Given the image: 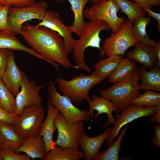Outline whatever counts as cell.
Here are the masks:
<instances>
[{"label": "cell", "instance_id": "obj_1", "mask_svg": "<svg viewBox=\"0 0 160 160\" xmlns=\"http://www.w3.org/2000/svg\"><path fill=\"white\" fill-rule=\"evenodd\" d=\"M18 34L43 60L52 64L58 71L57 63L66 68L73 67L77 69L76 66L72 65L69 60L64 39L57 32L26 22Z\"/></svg>", "mask_w": 160, "mask_h": 160}, {"label": "cell", "instance_id": "obj_2", "mask_svg": "<svg viewBox=\"0 0 160 160\" xmlns=\"http://www.w3.org/2000/svg\"><path fill=\"white\" fill-rule=\"evenodd\" d=\"M140 80L139 69L136 68L126 79L100 91V93L102 96L113 103L114 112L119 114L131 104L133 99L141 94L139 85Z\"/></svg>", "mask_w": 160, "mask_h": 160}, {"label": "cell", "instance_id": "obj_3", "mask_svg": "<svg viewBox=\"0 0 160 160\" xmlns=\"http://www.w3.org/2000/svg\"><path fill=\"white\" fill-rule=\"evenodd\" d=\"M103 30H111L108 24L105 22L95 20L85 23V27L80 38L75 40L72 50L77 70H85L90 73L91 69L86 64L84 53L88 47L97 48L101 51L100 43L102 40L99 34Z\"/></svg>", "mask_w": 160, "mask_h": 160}, {"label": "cell", "instance_id": "obj_4", "mask_svg": "<svg viewBox=\"0 0 160 160\" xmlns=\"http://www.w3.org/2000/svg\"><path fill=\"white\" fill-rule=\"evenodd\" d=\"M105 79L98 76L94 71L89 75L80 73L69 80L58 77L56 84L63 95L67 96L72 102L76 103L90 99L89 91Z\"/></svg>", "mask_w": 160, "mask_h": 160}, {"label": "cell", "instance_id": "obj_5", "mask_svg": "<svg viewBox=\"0 0 160 160\" xmlns=\"http://www.w3.org/2000/svg\"><path fill=\"white\" fill-rule=\"evenodd\" d=\"M133 24L126 20L116 32H112L110 36L105 39L100 52L102 57L104 55L108 57L119 55L125 56V52L128 48L135 46L138 42L132 33Z\"/></svg>", "mask_w": 160, "mask_h": 160}, {"label": "cell", "instance_id": "obj_6", "mask_svg": "<svg viewBox=\"0 0 160 160\" xmlns=\"http://www.w3.org/2000/svg\"><path fill=\"white\" fill-rule=\"evenodd\" d=\"M55 85V82L52 80L48 84V101L58 110L67 121L69 123H74L80 121H89L91 119L88 111L81 110L75 106L69 97L61 95L57 92Z\"/></svg>", "mask_w": 160, "mask_h": 160}, {"label": "cell", "instance_id": "obj_7", "mask_svg": "<svg viewBox=\"0 0 160 160\" xmlns=\"http://www.w3.org/2000/svg\"><path fill=\"white\" fill-rule=\"evenodd\" d=\"M45 110L42 106L25 107L21 114L17 117L15 129L24 140L31 137L38 136L45 119Z\"/></svg>", "mask_w": 160, "mask_h": 160}, {"label": "cell", "instance_id": "obj_8", "mask_svg": "<svg viewBox=\"0 0 160 160\" xmlns=\"http://www.w3.org/2000/svg\"><path fill=\"white\" fill-rule=\"evenodd\" d=\"M120 9L113 0L99 3L84 10L83 15L89 21L95 20L103 21L109 26L111 30L115 33L126 21L123 17H119Z\"/></svg>", "mask_w": 160, "mask_h": 160}, {"label": "cell", "instance_id": "obj_9", "mask_svg": "<svg viewBox=\"0 0 160 160\" xmlns=\"http://www.w3.org/2000/svg\"><path fill=\"white\" fill-rule=\"evenodd\" d=\"M47 7V3L44 1L23 7L10 6L7 21L9 30L17 34L22 30L23 24L27 21L33 19L41 21Z\"/></svg>", "mask_w": 160, "mask_h": 160}, {"label": "cell", "instance_id": "obj_10", "mask_svg": "<svg viewBox=\"0 0 160 160\" xmlns=\"http://www.w3.org/2000/svg\"><path fill=\"white\" fill-rule=\"evenodd\" d=\"M54 122L58 132L56 145L63 148L79 150L80 141L85 130L84 121L68 123L59 112Z\"/></svg>", "mask_w": 160, "mask_h": 160}, {"label": "cell", "instance_id": "obj_11", "mask_svg": "<svg viewBox=\"0 0 160 160\" xmlns=\"http://www.w3.org/2000/svg\"><path fill=\"white\" fill-rule=\"evenodd\" d=\"M160 108V105L148 107L131 104L124 109L116 119L114 127L106 139L108 145L109 146L112 144L115 138L118 136L119 132L123 126L142 117H152Z\"/></svg>", "mask_w": 160, "mask_h": 160}, {"label": "cell", "instance_id": "obj_12", "mask_svg": "<svg viewBox=\"0 0 160 160\" xmlns=\"http://www.w3.org/2000/svg\"><path fill=\"white\" fill-rule=\"evenodd\" d=\"M45 85L38 86L33 80H30L26 75L23 79L20 90L15 97L17 117L21 114L23 108L42 106L43 100L39 94Z\"/></svg>", "mask_w": 160, "mask_h": 160}, {"label": "cell", "instance_id": "obj_13", "mask_svg": "<svg viewBox=\"0 0 160 160\" xmlns=\"http://www.w3.org/2000/svg\"><path fill=\"white\" fill-rule=\"evenodd\" d=\"M36 25L46 27L57 32L64 39L68 55L72 51L75 40L72 36L70 26L64 24L59 13L53 11H47L41 21Z\"/></svg>", "mask_w": 160, "mask_h": 160}, {"label": "cell", "instance_id": "obj_14", "mask_svg": "<svg viewBox=\"0 0 160 160\" xmlns=\"http://www.w3.org/2000/svg\"><path fill=\"white\" fill-rule=\"evenodd\" d=\"M25 75L16 64L14 53L10 50L1 79L6 87L15 97L20 91L22 82Z\"/></svg>", "mask_w": 160, "mask_h": 160}, {"label": "cell", "instance_id": "obj_15", "mask_svg": "<svg viewBox=\"0 0 160 160\" xmlns=\"http://www.w3.org/2000/svg\"><path fill=\"white\" fill-rule=\"evenodd\" d=\"M134 49L127 51V55L131 60L141 64L145 68H153L157 66V58L153 51V47L138 42Z\"/></svg>", "mask_w": 160, "mask_h": 160}, {"label": "cell", "instance_id": "obj_16", "mask_svg": "<svg viewBox=\"0 0 160 160\" xmlns=\"http://www.w3.org/2000/svg\"><path fill=\"white\" fill-rule=\"evenodd\" d=\"M113 128H106L103 132L94 137H90L84 133L81 137L79 148L84 154V158L86 160L94 159L99 152L100 148L104 140L106 139Z\"/></svg>", "mask_w": 160, "mask_h": 160}, {"label": "cell", "instance_id": "obj_17", "mask_svg": "<svg viewBox=\"0 0 160 160\" xmlns=\"http://www.w3.org/2000/svg\"><path fill=\"white\" fill-rule=\"evenodd\" d=\"M92 97V98L87 101L89 107L88 112L91 119H92L93 117L94 111L96 110L97 111V113L94 115L95 119L97 118L101 114H107L108 120L103 125L104 128H106L110 124L114 125L116 119L113 117L112 114V112L114 110L113 103L102 96L98 97L93 94Z\"/></svg>", "mask_w": 160, "mask_h": 160}, {"label": "cell", "instance_id": "obj_18", "mask_svg": "<svg viewBox=\"0 0 160 160\" xmlns=\"http://www.w3.org/2000/svg\"><path fill=\"white\" fill-rule=\"evenodd\" d=\"M47 112L43 122L39 136H42L45 143L47 153L56 145L53 140V134L57 130L54 120L59 113L58 110L49 102L47 103Z\"/></svg>", "mask_w": 160, "mask_h": 160}, {"label": "cell", "instance_id": "obj_19", "mask_svg": "<svg viewBox=\"0 0 160 160\" xmlns=\"http://www.w3.org/2000/svg\"><path fill=\"white\" fill-rule=\"evenodd\" d=\"M16 153L24 152L30 158L42 160L47 152L46 146L42 136L31 137L24 140L21 146L15 151Z\"/></svg>", "mask_w": 160, "mask_h": 160}, {"label": "cell", "instance_id": "obj_20", "mask_svg": "<svg viewBox=\"0 0 160 160\" xmlns=\"http://www.w3.org/2000/svg\"><path fill=\"white\" fill-rule=\"evenodd\" d=\"M15 34L14 32L11 31H7L0 30V48L25 52L40 59L43 60L33 49L22 44L16 37Z\"/></svg>", "mask_w": 160, "mask_h": 160}, {"label": "cell", "instance_id": "obj_21", "mask_svg": "<svg viewBox=\"0 0 160 160\" xmlns=\"http://www.w3.org/2000/svg\"><path fill=\"white\" fill-rule=\"evenodd\" d=\"M0 132L3 141L0 148L10 149L15 152L22 145L24 140L15 131L14 127L0 121Z\"/></svg>", "mask_w": 160, "mask_h": 160}, {"label": "cell", "instance_id": "obj_22", "mask_svg": "<svg viewBox=\"0 0 160 160\" xmlns=\"http://www.w3.org/2000/svg\"><path fill=\"white\" fill-rule=\"evenodd\" d=\"M64 0H54L55 2H61ZM71 6V9L74 15V20L70 28L72 33L80 37L85 27V22L84 19V9L89 0H67Z\"/></svg>", "mask_w": 160, "mask_h": 160}, {"label": "cell", "instance_id": "obj_23", "mask_svg": "<svg viewBox=\"0 0 160 160\" xmlns=\"http://www.w3.org/2000/svg\"><path fill=\"white\" fill-rule=\"evenodd\" d=\"M139 70L141 80L139 84L140 89L160 92V68L156 66L148 71L143 67H140Z\"/></svg>", "mask_w": 160, "mask_h": 160}, {"label": "cell", "instance_id": "obj_24", "mask_svg": "<svg viewBox=\"0 0 160 160\" xmlns=\"http://www.w3.org/2000/svg\"><path fill=\"white\" fill-rule=\"evenodd\" d=\"M84 153L71 148H63L56 145L46 154L42 160H79Z\"/></svg>", "mask_w": 160, "mask_h": 160}, {"label": "cell", "instance_id": "obj_25", "mask_svg": "<svg viewBox=\"0 0 160 160\" xmlns=\"http://www.w3.org/2000/svg\"><path fill=\"white\" fill-rule=\"evenodd\" d=\"M125 56L123 55L111 56L100 60L94 66L95 72L101 78H109Z\"/></svg>", "mask_w": 160, "mask_h": 160}, {"label": "cell", "instance_id": "obj_26", "mask_svg": "<svg viewBox=\"0 0 160 160\" xmlns=\"http://www.w3.org/2000/svg\"><path fill=\"white\" fill-rule=\"evenodd\" d=\"M151 21L150 18L145 16L137 18L133 23L132 33L134 38L138 42L148 44L153 47L157 42L149 38L146 30L147 26Z\"/></svg>", "mask_w": 160, "mask_h": 160}, {"label": "cell", "instance_id": "obj_27", "mask_svg": "<svg viewBox=\"0 0 160 160\" xmlns=\"http://www.w3.org/2000/svg\"><path fill=\"white\" fill-rule=\"evenodd\" d=\"M135 62L128 57L123 58L109 77L108 82L115 84L125 79L136 68Z\"/></svg>", "mask_w": 160, "mask_h": 160}, {"label": "cell", "instance_id": "obj_28", "mask_svg": "<svg viewBox=\"0 0 160 160\" xmlns=\"http://www.w3.org/2000/svg\"><path fill=\"white\" fill-rule=\"evenodd\" d=\"M113 0L121 12L127 15L128 20L132 24L137 18L145 15L146 12L135 3L128 0Z\"/></svg>", "mask_w": 160, "mask_h": 160}, {"label": "cell", "instance_id": "obj_29", "mask_svg": "<svg viewBox=\"0 0 160 160\" xmlns=\"http://www.w3.org/2000/svg\"><path fill=\"white\" fill-rule=\"evenodd\" d=\"M128 124L126 125L121 132L120 135L117 137L116 140L109 146L106 150L99 152L94 160H118L119 154L121 145L122 139L125 133Z\"/></svg>", "mask_w": 160, "mask_h": 160}, {"label": "cell", "instance_id": "obj_30", "mask_svg": "<svg viewBox=\"0 0 160 160\" xmlns=\"http://www.w3.org/2000/svg\"><path fill=\"white\" fill-rule=\"evenodd\" d=\"M0 106L8 112L15 114V98L0 78Z\"/></svg>", "mask_w": 160, "mask_h": 160}, {"label": "cell", "instance_id": "obj_31", "mask_svg": "<svg viewBox=\"0 0 160 160\" xmlns=\"http://www.w3.org/2000/svg\"><path fill=\"white\" fill-rule=\"evenodd\" d=\"M131 103L148 107L158 106L160 105V93L155 91L146 90L143 94L133 99Z\"/></svg>", "mask_w": 160, "mask_h": 160}, {"label": "cell", "instance_id": "obj_32", "mask_svg": "<svg viewBox=\"0 0 160 160\" xmlns=\"http://www.w3.org/2000/svg\"><path fill=\"white\" fill-rule=\"evenodd\" d=\"M0 157L1 160H30L26 154H18L13 151L0 148Z\"/></svg>", "mask_w": 160, "mask_h": 160}, {"label": "cell", "instance_id": "obj_33", "mask_svg": "<svg viewBox=\"0 0 160 160\" xmlns=\"http://www.w3.org/2000/svg\"><path fill=\"white\" fill-rule=\"evenodd\" d=\"M10 6L0 4V30L9 31L8 25V17Z\"/></svg>", "mask_w": 160, "mask_h": 160}, {"label": "cell", "instance_id": "obj_34", "mask_svg": "<svg viewBox=\"0 0 160 160\" xmlns=\"http://www.w3.org/2000/svg\"><path fill=\"white\" fill-rule=\"evenodd\" d=\"M17 118L15 114L8 112L0 106V121L14 127Z\"/></svg>", "mask_w": 160, "mask_h": 160}, {"label": "cell", "instance_id": "obj_35", "mask_svg": "<svg viewBox=\"0 0 160 160\" xmlns=\"http://www.w3.org/2000/svg\"><path fill=\"white\" fill-rule=\"evenodd\" d=\"M36 0H5L1 4H8L10 6L16 7H23L31 6L34 4Z\"/></svg>", "mask_w": 160, "mask_h": 160}, {"label": "cell", "instance_id": "obj_36", "mask_svg": "<svg viewBox=\"0 0 160 160\" xmlns=\"http://www.w3.org/2000/svg\"><path fill=\"white\" fill-rule=\"evenodd\" d=\"M11 50L0 48V78L1 79L5 69Z\"/></svg>", "mask_w": 160, "mask_h": 160}, {"label": "cell", "instance_id": "obj_37", "mask_svg": "<svg viewBox=\"0 0 160 160\" xmlns=\"http://www.w3.org/2000/svg\"><path fill=\"white\" fill-rule=\"evenodd\" d=\"M143 9H151L153 6L160 5V0H132Z\"/></svg>", "mask_w": 160, "mask_h": 160}, {"label": "cell", "instance_id": "obj_38", "mask_svg": "<svg viewBox=\"0 0 160 160\" xmlns=\"http://www.w3.org/2000/svg\"><path fill=\"white\" fill-rule=\"evenodd\" d=\"M155 134L151 140L152 143L154 144L157 149L160 147V126L156 125L153 127Z\"/></svg>", "mask_w": 160, "mask_h": 160}, {"label": "cell", "instance_id": "obj_39", "mask_svg": "<svg viewBox=\"0 0 160 160\" xmlns=\"http://www.w3.org/2000/svg\"><path fill=\"white\" fill-rule=\"evenodd\" d=\"M143 10L147 13V15L152 17L156 19L158 23L157 29L160 31V13L155 12L152 11L151 9L145 8L143 9Z\"/></svg>", "mask_w": 160, "mask_h": 160}, {"label": "cell", "instance_id": "obj_40", "mask_svg": "<svg viewBox=\"0 0 160 160\" xmlns=\"http://www.w3.org/2000/svg\"><path fill=\"white\" fill-rule=\"evenodd\" d=\"M153 51L154 54L156 56L157 58V67H160V41L159 39V42L153 47Z\"/></svg>", "mask_w": 160, "mask_h": 160}, {"label": "cell", "instance_id": "obj_41", "mask_svg": "<svg viewBox=\"0 0 160 160\" xmlns=\"http://www.w3.org/2000/svg\"><path fill=\"white\" fill-rule=\"evenodd\" d=\"M149 121L151 122L160 124V108H158L156 113L149 119Z\"/></svg>", "mask_w": 160, "mask_h": 160}, {"label": "cell", "instance_id": "obj_42", "mask_svg": "<svg viewBox=\"0 0 160 160\" xmlns=\"http://www.w3.org/2000/svg\"><path fill=\"white\" fill-rule=\"evenodd\" d=\"M94 4L99 3L103 2L108 1V0H90Z\"/></svg>", "mask_w": 160, "mask_h": 160}, {"label": "cell", "instance_id": "obj_43", "mask_svg": "<svg viewBox=\"0 0 160 160\" xmlns=\"http://www.w3.org/2000/svg\"><path fill=\"white\" fill-rule=\"evenodd\" d=\"M3 141V139L0 132V144H1Z\"/></svg>", "mask_w": 160, "mask_h": 160}, {"label": "cell", "instance_id": "obj_44", "mask_svg": "<svg viewBox=\"0 0 160 160\" xmlns=\"http://www.w3.org/2000/svg\"><path fill=\"white\" fill-rule=\"evenodd\" d=\"M5 0H0V4H2L4 2Z\"/></svg>", "mask_w": 160, "mask_h": 160}, {"label": "cell", "instance_id": "obj_45", "mask_svg": "<svg viewBox=\"0 0 160 160\" xmlns=\"http://www.w3.org/2000/svg\"><path fill=\"white\" fill-rule=\"evenodd\" d=\"M0 160H1V158H0Z\"/></svg>", "mask_w": 160, "mask_h": 160}]
</instances>
